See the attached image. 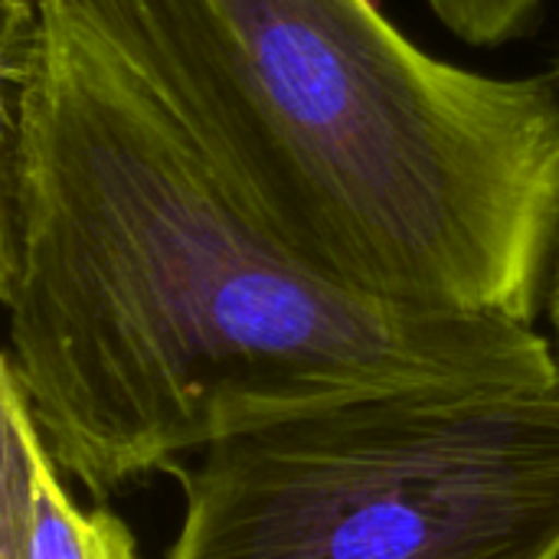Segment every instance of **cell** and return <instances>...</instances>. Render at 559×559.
I'll return each instance as SVG.
<instances>
[{
    "label": "cell",
    "mask_w": 559,
    "mask_h": 559,
    "mask_svg": "<svg viewBox=\"0 0 559 559\" xmlns=\"http://www.w3.org/2000/svg\"><path fill=\"white\" fill-rule=\"evenodd\" d=\"M0 10V360L92 495L364 400L559 390L534 324L357 288L272 236L66 0Z\"/></svg>",
    "instance_id": "1"
},
{
    "label": "cell",
    "mask_w": 559,
    "mask_h": 559,
    "mask_svg": "<svg viewBox=\"0 0 559 559\" xmlns=\"http://www.w3.org/2000/svg\"><path fill=\"white\" fill-rule=\"evenodd\" d=\"M229 197L318 269L534 324L559 259L554 75L429 52L377 0H66Z\"/></svg>",
    "instance_id": "2"
},
{
    "label": "cell",
    "mask_w": 559,
    "mask_h": 559,
    "mask_svg": "<svg viewBox=\"0 0 559 559\" xmlns=\"http://www.w3.org/2000/svg\"><path fill=\"white\" fill-rule=\"evenodd\" d=\"M547 311H550V324H554V354H557L559 367V259L550 275V292H547Z\"/></svg>",
    "instance_id": "6"
},
{
    "label": "cell",
    "mask_w": 559,
    "mask_h": 559,
    "mask_svg": "<svg viewBox=\"0 0 559 559\" xmlns=\"http://www.w3.org/2000/svg\"><path fill=\"white\" fill-rule=\"evenodd\" d=\"M429 13L468 46H504L540 23L547 0H423Z\"/></svg>",
    "instance_id": "5"
},
{
    "label": "cell",
    "mask_w": 559,
    "mask_h": 559,
    "mask_svg": "<svg viewBox=\"0 0 559 559\" xmlns=\"http://www.w3.org/2000/svg\"><path fill=\"white\" fill-rule=\"evenodd\" d=\"M167 559H559V390L409 393L203 452Z\"/></svg>",
    "instance_id": "3"
},
{
    "label": "cell",
    "mask_w": 559,
    "mask_h": 559,
    "mask_svg": "<svg viewBox=\"0 0 559 559\" xmlns=\"http://www.w3.org/2000/svg\"><path fill=\"white\" fill-rule=\"evenodd\" d=\"M23 386L0 360V559H141L128 527L59 478Z\"/></svg>",
    "instance_id": "4"
},
{
    "label": "cell",
    "mask_w": 559,
    "mask_h": 559,
    "mask_svg": "<svg viewBox=\"0 0 559 559\" xmlns=\"http://www.w3.org/2000/svg\"><path fill=\"white\" fill-rule=\"evenodd\" d=\"M554 85H557V95H559V56H557V69H554Z\"/></svg>",
    "instance_id": "7"
}]
</instances>
